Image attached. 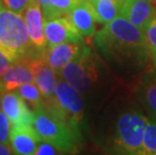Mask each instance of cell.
Masks as SVG:
<instances>
[{
    "label": "cell",
    "instance_id": "cell-1",
    "mask_svg": "<svg viewBox=\"0 0 156 155\" xmlns=\"http://www.w3.org/2000/svg\"><path fill=\"white\" fill-rule=\"evenodd\" d=\"M94 45L103 58L115 64L143 67L151 61L145 31L121 15L95 34Z\"/></svg>",
    "mask_w": 156,
    "mask_h": 155
},
{
    "label": "cell",
    "instance_id": "cell-2",
    "mask_svg": "<svg viewBox=\"0 0 156 155\" xmlns=\"http://www.w3.org/2000/svg\"><path fill=\"white\" fill-rule=\"evenodd\" d=\"M34 127L41 141L51 143L61 152L76 150L80 133L44 105L34 110Z\"/></svg>",
    "mask_w": 156,
    "mask_h": 155
},
{
    "label": "cell",
    "instance_id": "cell-3",
    "mask_svg": "<svg viewBox=\"0 0 156 155\" xmlns=\"http://www.w3.org/2000/svg\"><path fill=\"white\" fill-rule=\"evenodd\" d=\"M42 105L80 133V123L84 118V101L81 93L65 80L58 81L55 95Z\"/></svg>",
    "mask_w": 156,
    "mask_h": 155
},
{
    "label": "cell",
    "instance_id": "cell-4",
    "mask_svg": "<svg viewBox=\"0 0 156 155\" xmlns=\"http://www.w3.org/2000/svg\"><path fill=\"white\" fill-rule=\"evenodd\" d=\"M59 72L62 79L81 94L89 92L99 79L97 62L92 48L83 44L77 57Z\"/></svg>",
    "mask_w": 156,
    "mask_h": 155
},
{
    "label": "cell",
    "instance_id": "cell-5",
    "mask_svg": "<svg viewBox=\"0 0 156 155\" xmlns=\"http://www.w3.org/2000/svg\"><path fill=\"white\" fill-rule=\"evenodd\" d=\"M148 120L145 115L136 111L120 115L115 130L117 149L125 154H139Z\"/></svg>",
    "mask_w": 156,
    "mask_h": 155
},
{
    "label": "cell",
    "instance_id": "cell-6",
    "mask_svg": "<svg viewBox=\"0 0 156 155\" xmlns=\"http://www.w3.org/2000/svg\"><path fill=\"white\" fill-rule=\"evenodd\" d=\"M32 45L21 13L0 6V47L21 57Z\"/></svg>",
    "mask_w": 156,
    "mask_h": 155
},
{
    "label": "cell",
    "instance_id": "cell-7",
    "mask_svg": "<svg viewBox=\"0 0 156 155\" xmlns=\"http://www.w3.org/2000/svg\"><path fill=\"white\" fill-rule=\"evenodd\" d=\"M0 108L10 121L11 126H34V111L16 91L0 95Z\"/></svg>",
    "mask_w": 156,
    "mask_h": 155
},
{
    "label": "cell",
    "instance_id": "cell-8",
    "mask_svg": "<svg viewBox=\"0 0 156 155\" xmlns=\"http://www.w3.org/2000/svg\"><path fill=\"white\" fill-rule=\"evenodd\" d=\"M26 83H35L34 60L18 58L0 77V95Z\"/></svg>",
    "mask_w": 156,
    "mask_h": 155
},
{
    "label": "cell",
    "instance_id": "cell-9",
    "mask_svg": "<svg viewBox=\"0 0 156 155\" xmlns=\"http://www.w3.org/2000/svg\"><path fill=\"white\" fill-rule=\"evenodd\" d=\"M44 33L48 47L65 42H83V36L77 30L67 15L44 21Z\"/></svg>",
    "mask_w": 156,
    "mask_h": 155
},
{
    "label": "cell",
    "instance_id": "cell-10",
    "mask_svg": "<svg viewBox=\"0 0 156 155\" xmlns=\"http://www.w3.org/2000/svg\"><path fill=\"white\" fill-rule=\"evenodd\" d=\"M29 38L32 45L39 51H44L48 47L44 33V17L41 7L37 0H30L27 7L23 12Z\"/></svg>",
    "mask_w": 156,
    "mask_h": 155
},
{
    "label": "cell",
    "instance_id": "cell-11",
    "mask_svg": "<svg viewBox=\"0 0 156 155\" xmlns=\"http://www.w3.org/2000/svg\"><path fill=\"white\" fill-rule=\"evenodd\" d=\"M119 15L145 30L156 16V5L149 0H124Z\"/></svg>",
    "mask_w": 156,
    "mask_h": 155
},
{
    "label": "cell",
    "instance_id": "cell-12",
    "mask_svg": "<svg viewBox=\"0 0 156 155\" xmlns=\"http://www.w3.org/2000/svg\"><path fill=\"white\" fill-rule=\"evenodd\" d=\"M68 18L83 37H92L97 33V23H99L91 3L88 0L80 1L69 11Z\"/></svg>",
    "mask_w": 156,
    "mask_h": 155
},
{
    "label": "cell",
    "instance_id": "cell-13",
    "mask_svg": "<svg viewBox=\"0 0 156 155\" xmlns=\"http://www.w3.org/2000/svg\"><path fill=\"white\" fill-rule=\"evenodd\" d=\"M41 141L34 126H11L10 144L14 154H34Z\"/></svg>",
    "mask_w": 156,
    "mask_h": 155
},
{
    "label": "cell",
    "instance_id": "cell-14",
    "mask_svg": "<svg viewBox=\"0 0 156 155\" xmlns=\"http://www.w3.org/2000/svg\"><path fill=\"white\" fill-rule=\"evenodd\" d=\"M83 42H65L46 48L44 52V61L55 72H61L62 69L77 57Z\"/></svg>",
    "mask_w": 156,
    "mask_h": 155
},
{
    "label": "cell",
    "instance_id": "cell-15",
    "mask_svg": "<svg viewBox=\"0 0 156 155\" xmlns=\"http://www.w3.org/2000/svg\"><path fill=\"white\" fill-rule=\"evenodd\" d=\"M34 72H35V84L41 91L42 98L44 100L54 97L56 81V74L54 69L45 64L44 58L34 60Z\"/></svg>",
    "mask_w": 156,
    "mask_h": 155
},
{
    "label": "cell",
    "instance_id": "cell-16",
    "mask_svg": "<svg viewBox=\"0 0 156 155\" xmlns=\"http://www.w3.org/2000/svg\"><path fill=\"white\" fill-rule=\"evenodd\" d=\"M138 95L150 116L156 121V72H149L143 76Z\"/></svg>",
    "mask_w": 156,
    "mask_h": 155
},
{
    "label": "cell",
    "instance_id": "cell-17",
    "mask_svg": "<svg viewBox=\"0 0 156 155\" xmlns=\"http://www.w3.org/2000/svg\"><path fill=\"white\" fill-rule=\"evenodd\" d=\"M91 3L99 23L106 24L120 14L124 0H88Z\"/></svg>",
    "mask_w": 156,
    "mask_h": 155
},
{
    "label": "cell",
    "instance_id": "cell-18",
    "mask_svg": "<svg viewBox=\"0 0 156 155\" xmlns=\"http://www.w3.org/2000/svg\"><path fill=\"white\" fill-rule=\"evenodd\" d=\"M15 91L24 99L25 102H27L29 105L34 107V110L42 106L44 104V101H42L44 98H42L41 91L35 83L23 84L19 86Z\"/></svg>",
    "mask_w": 156,
    "mask_h": 155
},
{
    "label": "cell",
    "instance_id": "cell-19",
    "mask_svg": "<svg viewBox=\"0 0 156 155\" xmlns=\"http://www.w3.org/2000/svg\"><path fill=\"white\" fill-rule=\"evenodd\" d=\"M139 154L141 155H156V121L148 120L145 128L143 142Z\"/></svg>",
    "mask_w": 156,
    "mask_h": 155
},
{
    "label": "cell",
    "instance_id": "cell-20",
    "mask_svg": "<svg viewBox=\"0 0 156 155\" xmlns=\"http://www.w3.org/2000/svg\"><path fill=\"white\" fill-rule=\"evenodd\" d=\"M82 0H49V12L44 20L67 15Z\"/></svg>",
    "mask_w": 156,
    "mask_h": 155
},
{
    "label": "cell",
    "instance_id": "cell-21",
    "mask_svg": "<svg viewBox=\"0 0 156 155\" xmlns=\"http://www.w3.org/2000/svg\"><path fill=\"white\" fill-rule=\"evenodd\" d=\"M144 31L151 62L156 69V16L153 18V20L148 24Z\"/></svg>",
    "mask_w": 156,
    "mask_h": 155
},
{
    "label": "cell",
    "instance_id": "cell-22",
    "mask_svg": "<svg viewBox=\"0 0 156 155\" xmlns=\"http://www.w3.org/2000/svg\"><path fill=\"white\" fill-rule=\"evenodd\" d=\"M11 123L0 108V142L10 144Z\"/></svg>",
    "mask_w": 156,
    "mask_h": 155
},
{
    "label": "cell",
    "instance_id": "cell-23",
    "mask_svg": "<svg viewBox=\"0 0 156 155\" xmlns=\"http://www.w3.org/2000/svg\"><path fill=\"white\" fill-rule=\"evenodd\" d=\"M18 58H20L18 55L0 47V77L4 74L9 65Z\"/></svg>",
    "mask_w": 156,
    "mask_h": 155
},
{
    "label": "cell",
    "instance_id": "cell-24",
    "mask_svg": "<svg viewBox=\"0 0 156 155\" xmlns=\"http://www.w3.org/2000/svg\"><path fill=\"white\" fill-rule=\"evenodd\" d=\"M30 0H0V3L3 7L10 9L14 12L21 13V14L24 12Z\"/></svg>",
    "mask_w": 156,
    "mask_h": 155
},
{
    "label": "cell",
    "instance_id": "cell-25",
    "mask_svg": "<svg viewBox=\"0 0 156 155\" xmlns=\"http://www.w3.org/2000/svg\"><path fill=\"white\" fill-rule=\"evenodd\" d=\"M58 152H61L58 149L51 145V143H48V142H44V141H41L38 144L37 148L35 150V155H55V154H58Z\"/></svg>",
    "mask_w": 156,
    "mask_h": 155
},
{
    "label": "cell",
    "instance_id": "cell-26",
    "mask_svg": "<svg viewBox=\"0 0 156 155\" xmlns=\"http://www.w3.org/2000/svg\"><path fill=\"white\" fill-rule=\"evenodd\" d=\"M14 154L11 144H5L0 142V155H9Z\"/></svg>",
    "mask_w": 156,
    "mask_h": 155
},
{
    "label": "cell",
    "instance_id": "cell-27",
    "mask_svg": "<svg viewBox=\"0 0 156 155\" xmlns=\"http://www.w3.org/2000/svg\"><path fill=\"white\" fill-rule=\"evenodd\" d=\"M37 1L39 3V5H41L42 14H44V17L45 19L49 12V0H37Z\"/></svg>",
    "mask_w": 156,
    "mask_h": 155
},
{
    "label": "cell",
    "instance_id": "cell-28",
    "mask_svg": "<svg viewBox=\"0 0 156 155\" xmlns=\"http://www.w3.org/2000/svg\"><path fill=\"white\" fill-rule=\"evenodd\" d=\"M150 2H152V3H154V4L156 5V0H149Z\"/></svg>",
    "mask_w": 156,
    "mask_h": 155
},
{
    "label": "cell",
    "instance_id": "cell-29",
    "mask_svg": "<svg viewBox=\"0 0 156 155\" xmlns=\"http://www.w3.org/2000/svg\"><path fill=\"white\" fill-rule=\"evenodd\" d=\"M0 6H1V3H0Z\"/></svg>",
    "mask_w": 156,
    "mask_h": 155
}]
</instances>
